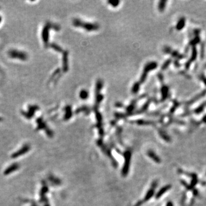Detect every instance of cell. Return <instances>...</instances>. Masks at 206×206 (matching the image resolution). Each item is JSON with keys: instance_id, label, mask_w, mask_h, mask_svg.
<instances>
[{"instance_id": "7a4b0ae2", "label": "cell", "mask_w": 206, "mask_h": 206, "mask_svg": "<svg viewBox=\"0 0 206 206\" xmlns=\"http://www.w3.org/2000/svg\"><path fill=\"white\" fill-rule=\"evenodd\" d=\"M157 67V63H155V62H151V63H149L148 64H147L145 67L144 69L143 73L141 75V79H140V83H143L144 81H145V79H146V77L147 76V73L149 71H151V70L154 69L155 68Z\"/></svg>"}, {"instance_id": "5bb4252c", "label": "cell", "mask_w": 206, "mask_h": 206, "mask_svg": "<svg viewBox=\"0 0 206 206\" xmlns=\"http://www.w3.org/2000/svg\"><path fill=\"white\" fill-rule=\"evenodd\" d=\"M121 105H123L120 104V103H118V105H117V106H118V107H121V106H122Z\"/></svg>"}, {"instance_id": "4fadbf2b", "label": "cell", "mask_w": 206, "mask_h": 206, "mask_svg": "<svg viewBox=\"0 0 206 206\" xmlns=\"http://www.w3.org/2000/svg\"><path fill=\"white\" fill-rule=\"evenodd\" d=\"M64 64H65V69L67 70V69H68V65H67L68 60H67V53H65V56H64Z\"/></svg>"}, {"instance_id": "7c38bea8", "label": "cell", "mask_w": 206, "mask_h": 206, "mask_svg": "<svg viewBox=\"0 0 206 206\" xmlns=\"http://www.w3.org/2000/svg\"><path fill=\"white\" fill-rule=\"evenodd\" d=\"M56 178H54L53 176H50V177H49V180H50V181H52V182L53 183H55L54 184H59V179H55Z\"/></svg>"}, {"instance_id": "9a60e30c", "label": "cell", "mask_w": 206, "mask_h": 206, "mask_svg": "<svg viewBox=\"0 0 206 206\" xmlns=\"http://www.w3.org/2000/svg\"><path fill=\"white\" fill-rule=\"evenodd\" d=\"M44 206H49V204H48V203H46L45 205Z\"/></svg>"}, {"instance_id": "277c9868", "label": "cell", "mask_w": 206, "mask_h": 206, "mask_svg": "<svg viewBox=\"0 0 206 206\" xmlns=\"http://www.w3.org/2000/svg\"><path fill=\"white\" fill-rule=\"evenodd\" d=\"M20 168V164L17 163H14L11 164L10 166H9L8 167L6 168V170L3 172V174L5 175H9L11 173L16 171Z\"/></svg>"}, {"instance_id": "52a82bcc", "label": "cell", "mask_w": 206, "mask_h": 206, "mask_svg": "<svg viewBox=\"0 0 206 206\" xmlns=\"http://www.w3.org/2000/svg\"><path fill=\"white\" fill-rule=\"evenodd\" d=\"M140 88V84L139 83H136L135 84L133 85V88H132V93H137L138 92V91L139 90Z\"/></svg>"}, {"instance_id": "9c48e42d", "label": "cell", "mask_w": 206, "mask_h": 206, "mask_svg": "<svg viewBox=\"0 0 206 206\" xmlns=\"http://www.w3.org/2000/svg\"><path fill=\"white\" fill-rule=\"evenodd\" d=\"M166 1H161L159 2V9L160 11H163L164 10L165 6H166Z\"/></svg>"}, {"instance_id": "30bf717a", "label": "cell", "mask_w": 206, "mask_h": 206, "mask_svg": "<svg viewBox=\"0 0 206 206\" xmlns=\"http://www.w3.org/2000/svg\"><path fill=\"white\" fill-rule=\"evenodd\" d=\"M72 116L71 108L70 106H68L67 109V113H66V118H69Z\"/></svg>"}, {"instance_id": "3957f363", "label": "cell", "mask_w": 206, "mask_h": 206, "mask_svg": "<svg viewBox=\"0 0 206 206\" xmlns=\"http://www.w3.org/2000/svg\"><path fill=\"white\" fill-rule=\"evenodd\" d=\"M30 149V145L28 144H26L23 145V146L21 147L19 150L17 151L16 152H15L14 153H13L11 156V158L15 159L21 156H22V155H25V153L28 152Z\"/></svg>"}, {"instance_id": "5b68a950", "label": "cell", "mask_w": 206, "mask_h": 206, "mask_svg": "<svg viewBox=\"0 0 206 206\" xmlns=\"http://www.w3.org/2000/svg\"><path fill=\"white\" fill-rule=\"evenodd\" d=\"M48 191V186L46 185L45 184H44L43 186H42V187L41 188V190L40 191V202H45L46 201V198L45 195V194L47 193V192Z\"/></svg>"}, {"instance_id": "6da1fadb", "label": "cell", "mask_w": 206, "mask_h": 206, "mask_svg": "<svg viewBox=\"0 0 206 206\" xmlns=\"http://www.w3.org/2000/svg\"><path fill=\"white\" fill-rule=\"evenodd\" d=\"M73 24L75 25V26H80L83 27L85 29H86L88 31L91 30H98L99 26L98 24H90V23H85L82 22L81 20H78V19H75L73 20Z\"/></svg>"}, {"instance_id": "8fae6325", "label": "cell", "mask_w": 206, "mask_h": 206, "mask_svg": "<svg viewBox=\"0 0 206 206\" xmlns=\"http://www.w3.org/2000/svg\"><path fill=\"white\" fill-rule=\"evenodd\" d=\"M108 3H110L112 6H113V7H116L118 5V3H120V1H108Z\"/></svg>"}, {"instance_id": "ba28073f", "label": "cell", "mask_w": 206, "mask_h": 206, "mask_svg": "<svg viewBox=\"0 0 206 206\" xmlns=\"http://www.w3.org/2000/svg\"><path fill=\"white\" fill-rule=\"evenodd\" d=\"M103 81L102 80H99L98 82H97L96 84V92L99 93V91H100L101 89H102L103 87Z\"/></svg>"}, {"instance_id": "8992f818", "label": "cell", "mask_w": 206, "mask_h": 206, "mask_svg": "<svg viewBox=\"0 0 206 206\" xmlns=\"http://www.w3.org/2000/svg\"><path fill=\"white\" fill-rule=\"evenodd\" d=\"M80 98L83 100H85L88 98V92L86 90H81L80 93Z\"/></svg>"}]
</instances>
